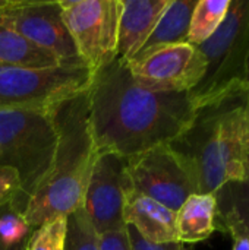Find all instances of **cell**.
I'll use <instances>...</instances> for the list:
<instances>
[{
	"mask_svg": "<svg viewBox=\"0 0 249 250\" xmlns=\"http://www.w3.org/2000/svg\"><path fill=\"white\" fill-rule=\"evenodd\" d=\"M88 100L97 154L110 152L123 158L170 144L195 113L189 92L145 89L119 57L92 73Z\"/></svg>",
	"mask_w": 249,
	"mask_h": 250,
	"instance_id": "obj_1",
	"label": "cell"
},
{
	"mask_svg": "<svg viewBox=\"0 0 249 250\" xmlns=\"http://www.w3.org/2000/svg\"><path fill=\"white\" fill-rule=\"evenodd\" d=\"M248 133L249 88L241 82L195 105L192 120L169 146L197 193H216L230 182L247 180Z\"/></svg>",
	"mask_w": 249,
	"mask_h": 250,
	"instance_id": "obj_2",
	"label": "cell"
},
{
	"mask_svg": "<svg viewBox=\"0 0 249 250\" xmlns=\"http://www.w3.org/2000/svg\"><path fill=\"white\" fill-rule=\"evenodd\" d=\"M57 148L50 174L31 196L23 218L35 230L48 220L68 217L81 207L97 157L90 126L88 89L50 108Z\"/></svg>",
	"mask_w": 249,
	"mask_h": 250,
	"instance_id": "obj_3",
	"label": "cell"
},
{
	"mask_svg": "<svg viewBox=\"0 0 249 250\" xmlns=\"http://www.w3.org/2000/svg\"><path fill=\"white\" fill-rule=\"evenodd\" d=\"M57 130L50 110H0V167L13 168L21 195L12 204L23 215L31 196L50 174Z\"/></svg>",
	"mask_w": 249,
	"mask_h": 250,
	"instance_id": "obj_4",
	"label": "cell"
},
{
	"mask_svg": "<svg viewBox=\"0 0 249 250\" xmlns=\"http://www.w3.org/2000/svg\"><path fill=\"white\" fill-rule=\"evenodd\" d=\"M205 62L200 83L189 91L195 105L235 83L247 82L249 57V0H232L220 28L197 45Z\"/></svg>",
	"mask_w": 249,
	"mask_h": 250,
	"instance_id": "obj_5",
	"label": "cell"
},
{
	"mask_svg": "<svg viewBox=\"0 0 249 250\" xmlns=\"http://www.w3.org/2000/svg\"><path fill=\"white\" fill-rule=\"evenodd\" d=\"M91 81L92 73L85 66L0 67V110H50L87 91Z\"/></svg>",
	"mask_w": 249,
	"mask_h": 250,
	"instance_id": "obj_6",
	"label": "cell"
},
{
	"mask_svg": "<svg viewBox=\"0 0 249 250\" xmlns=\"http://www.w3.org/2000/svg\"><path fill=\"white\" fill-rule=\"evenodd\" d=\"M82 63L95 73L117 57L120 0H59Z\"/></svg>",
	"mask_w": 249,
	"mask_h": 250,
	"instance_id": "obj_7",
	"label": "cell"
},
{
	"mask_svg": "<svg viewBox=\"0 0 249 250\" xmlns=\"http://www.w3.org/2000/svg\"><path fill=\"white\" fill-rule=\"evenodd\" d=\"M0 21L32 44L53 53L62 66H85L65 25L59 0H7L0 9Z\"/></svg>",
	"mask_w": 249,
	"mask_h": 250,
	"instance_id": "obj_8",
	"label": "cell"
},
{
	"mask_svg": "<svg viewBox=\"0 0 249 250\" xmlns=\"http://www.w3.org/2000/svg\"><path fill=\"white\" fill-rule=\"evenodd\" d=\"M131 189L178 212L182 204L197 193L194 182L169 144L154 146L128 158Z\"/></svg>",
	"mask_w": 249,
	"mask_h": 250,
	"instance_id": "obj_9",
	"label": "cell"
},
{
	"mask_svg": "<svg viewBox=\"0 0 249 250\" xmlns=\"http://www.w3.org/2000/svg\"><path fill=\"white\" fill-rule=\"evenodd\" d=\"M138 85L156 92H189L204 76L205 62L197 45L189 42L157 48L128 62Z\"/></svg>",
	"mask_w": 249,
	"mask_h": 250,
	"instance_id": "obj_10",
	"label": "cell"
},
{
	"mask_svg": "<svg viewBox=\"0 0 249 250\" xmlns=\"http://www.w3.org/2000/svg\"><path fill=\"white\" fill-rule=\"evenodd\" d=\"M128 158L110 152L97 154L84 198V209L97 234L125 229L123 205L131 182Z\"/></svg>",
	"mask_w": 249,
	"mask_h": 250,
	"instance_id": "obj_11",
	"label": "cell"
},
{
	"mask_svg": "<svg viewBox=\"0 0 249 250\" xmlns=\"http://www.w3.org/2000/svg\"><path fill=\"white\" fill-rule=\"evenodd\" d=\"M170 0H120L117 57L131 62L154 31Z\"/></svg>",
	"mask_w": 249,
	"mask_h": 250,
	"instance_id": "obj_12",
	"label": "cell"
},
{
	"mask_svg": "<svg viewBox=\"0 0 249 250\" xmlns=\"http://www.w3.org/2000/svg\"><path fill=\"white\" fill-rule=\"evenodd\" d=\"M123 223L151 243L178 242L176 212L132 189L125 198Z\"/></svg>",
	"mask_w": 249,
	"mask_h": 250,
	"instance_id": "obj_13",
	"label": "cell"
},
{
	"mask_svg": "<svg viewBox=\"0 0 249 250\" xmlns=\"http://www.w3.org/2000/svg\"><path fill=\"white\" fill-rule=\"evenodd\" d=\"M217 201L214 193L191 195L176 212L178 242L194 245L211 237L216 229Z\"/></svg>",
	"mask_w": 249,
	"mask_h": 250,
	"instance_id": "obj_14",
	"label": "cell"
},
{
	"mask_svg": "<svg viewBox=\"0 0 249 250\" xmlns=\"http://www.w3.org/2000/svg\"><path fill=\"white\" fill-rule=\"evenodd\" d=\"M195 4L197 0H170L154 31L132 60L141 59L161 47L188 42L189 23Z\"/></svg>",
	"mask_w": 249,
	"mask_h": 250,
	"instance_id": "obj_15",
	"label": "cell"
},
{
	"mask_svg": "<svg viewBox=\"0 0 249 250\" xmlns=\"http://www.w3.org/2000/svg\"><path fill=\"white\" fill-rule=\"evenodd\" d=\"M62 66L57 57L32 44L0 21V67L50 69Z\"/></svg>",
	"mask_w": 249,
	"mask_h": 250,
	"instance_id": "obj_16",
	"label": "cell"
},
{
	"mask_svg": "<svg viewBox=\"0 0 249 250\" xmlns=\"http://www.w3.org/2000/svg\"><path fill=\"white\" fill-rule=\"evenodd\" d=\"M232 0H197L194 7L188 42L200 45L207 41L223 23Z\"/></svg>",
	"mask_w": 249,
	"mask_h": 250,
	"instance_id": "obj_17",
	"label": "cell"
},
{
	"mask_svg": "<svg viewBox=\"0 0 249 250\" xmlns=\"http://www.w3.org/2000/svg\"><path fill=\"white\" fill-rule=\"evenodd\" d=\"M214 196L217 201L216 217L232 218L249 231V179L222 186Z\"/></svg>",
	"mask_w": 249,
	"mask_h": 250,
	"instance_id": "obj_18",
	"label": "cell"
},
{
	"mask_svg": "<svg viewBox=\"0 0 249 250\" xmlns=\"http://www.w3.org/2000/svg\"><path fill=\"white\" fill-rule=\"evenodd\" d=\"M65 250H100L95 233L84 207L68 215V231Z\"/></svg>",
	"mask_w": 249,
	"mask_h": 250,
	"instance_id": "obj_19",
	"label": "cell"
},
{
	"mask_svg": "<svg viewBox=\"0 0 249 250\" xmlns=\"http://www.w3.org/2000/svg\"><path fill=\"white\" fill-rule=\"evenodd\" d=\"M68 217H57L37 227L26 245V250H65Z\"/></svg>",
	"mask_w": 249,
	"mask_h": 250,
	"instance_id": "obj_20",
	"label": "cell"
},
{
	"mask_svg": "<svg viewBox=\"0 0 249 250\" xmlns=\"http://www.w3.org/2000/svg\"><path fill=\"white\" fill-rule=\"evenodd\" d=\"M32 229L19 214L12 202L0 205V242L4 245H18L29 240Z\"/></svg>",
	"mask_w": 249,
	"mask_h": 250,
	"instance_id": "obj_21",
	"label": "cell"
},
{
	"mask_svg": "<svg viewBox=\"0 0 249 250\" xmlns=\"http://www.w3.org/2000/svg\"><path fill=\"white\" fill-rule=\"evenodd\" d=\"M216 229L232 237V250H249V231L241 223L227 217H216Z\"/></svg>",
	"mask_w": 249,
	"mask_h": 250,
	"instance_id": "obj_22",
	"label": "cell"
},
{
	"mask_svg": "<svg viewBox=\"0 0 249 250\" xmlns=\"http://www.w3.org/2000/svg\"><path fill=\"white\" fill-rule=\"evenodd\" d=\"M21 195V180L18 173L9 167H0V205L15 202Z\"/></svg>",
	"mask_w": 249,
	"mask_h": 250,
	"instance_id": "obj_23",
	"label": "cell"
},
{
	"mask_svg": "<svg viewBox=\"0 0 249 250\" xmlns=\"http://www.w3.org/2000/svg\"><path fill=\"white\" fill-rule=\"evenodd\" d=\"M128 231V239H129V246L131 250H183L182 243L179 242H169V243H151L145 240L135 229L131 226H126Z\"/></svg>",
	"mask_w": 249,
	"mask_h": 250,
	"instance_id": "obj_24",
	"label": "cell"
},
{
	"mask_svg": "<svg viewBox=\"0 0 249 250\" xmlns=\"http://www.w3.org/2000/svg\"><path fill=\"white\" fill-rule=\"evenodd\" d=\"M98 248L100 250H131L126 227L98 234Z\"/></svg>",
	"mask_w": 249,
	"mask_h": 250,
	"instance_id": "obj_25",
	"label": "cell"
},
{
	"mask_svg": "<svg viewBox=\"0 0 249 250\" xmlns=\"http://www.w3.org/2000/svg\"><path fill=\"white\" fill-rule=\"evenodd\" d=\"M26 245H28V240L22 242V243H18V245H10V246L0 242V250H26Z\"/></svg>",
	"mask_w": 249,
	"mask_h": 250,
	"instance_id": "obj_26",
	"label": "cell"
},
{
	"mask_svg": "<svg viewBox=\"0 0 249 250\" xmlns=\"http://www.w3.org/2000/svg\"><path fill=\"white\" fill-rule=\"evenodd\" d=\"M245 173H247V179H249V133H248V142H247V158H245Z\"/></svg>",
	"mask_w": 249,
	"mask_h": 250,
	"instance_id": "obj_27",
	"label": "cell"
},
{
	"mask_svg": "<svg viewBox=\"0 0 249 250\" xmlns=\"http://www.w3.org/2000/svg\"><path fill=\"white\" fill-rule=\"evenodd\" d=\"M247 85L249 88V57H248V67H247Z\"/></svg>",
	"mask_w": 249,
	"mask_h": 250,
	"instance_id": "obj_28",
	"label": "cell"
},
{
	"mask_svg": "<svg viewBox=\"0 0 249 250\" xmlns=\"http://www.w3.org/2000/svg\"><path fill=\"white\" fill-rule=\"evenodd\" d=\"M6 3H7V0H0V9H1Z\"/></svg>",
	"mask_w": 249,
	"mask_h": 250,
	"instance_id": "obj_29",
	"label": "cell"
},
{
	"mask_svg": "<svg viewBox=\"0 0 249 250\" xmlns=\"http://www.w3.org/2000/svg\"><path fill=\"white\" fill-rule=\"evenodd\" d=\"M183 250H192V248H189V246L185 245V246H183Z\"/></svg>",
	"mask_w": 249,
	"mask_h": 250,
	"instance_id": "obj_30",
	"label": "cell"
}]
</instances>
